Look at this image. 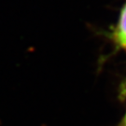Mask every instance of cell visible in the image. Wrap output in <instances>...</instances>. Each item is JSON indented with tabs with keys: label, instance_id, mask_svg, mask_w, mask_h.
Wrapping results in <instances>:
<instances>
[{
	"label": "cell",
	"instance_id": "cell-3",
	"mask_svg": "<svg viewBox=\"0 0 126 126\" xmlns=\"http://www.w3.org/2000/svg\"><path fill=\"white\" fill-rule=\"evenodd\" d=\"M117 126H126V113L125 115L122 117V119L121 120V122H119V124Z\"/></svg>",
	"mask_w": 126,
	"mask_h": 126
},
{
	"label": "cell",
	"instance_id": "cell-1",
	"mask_svg": "<svg viewBox=\"0 0 126 126\" xmlns=\"http://www.w3.org/2000/svg\"><path fill=\"white\" fill-rule=\"evenodd\" d=\"M113 36L118 45L126 50V5L121 11V16Z\"/></svg>",
	"mask_w": 126,
	"mask_h": 126
},
{
	"label": "cell",
	"instance_id": "cell-2",
	"mask_svg": "<svg viewBox=\"0 0 126 126\" xmlns=\"http://www.w3.org/2000/svg\"><path fill=\"white\" fill-rule=\"evenodd\" d=\"M120 98H126V79L122 83V85L120 87V93H119Z\"/></svg>",
	"mask_w": 126,
	"mask_h": 126
}]
</instances>
